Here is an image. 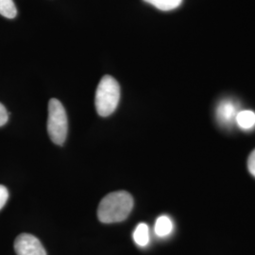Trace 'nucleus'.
<instances>
[{
	"label": "nucleus",
	"mask_w": 255,
	"mask_h": 255,
	"mask_svg": "<svg viewBox=\"0 0 255 255\" xmlns=\"http://www.w3.org/2000/svg\"><path fill=\"white\" fill-rule=\"evenodd\" d=\"M68 120L61 101L51 99L48 102L47 132L56 145H63L67 136Z\"/></svg>",
	"instance_id": "3"
},
{
	"label": "nucleus",
	"mask_w": 255,
	"mask_h": 255,
	"mask_svg": "<svg viewBox=\"0 0 255 255\" xmlns=\"http://www.w3.org/2000/svg\"><path fill=\"white\" fill-rule=\"evenodd\" d=\"M173 228V222L167 216H161L156 219L154 232L157 237H168L172 233Z\"/></svg>",
	"instance_id": "6"
},
{
	"label": "nucleus",
	"mask_w": 255,
	"mask_h": 255,
	"mask_svg": "<svg viewBox=\"0 0 255 255\" xmlns=\"http://www.w3.org/2000/svg\"><path fill=\"white\" fill-rule=\"evenodd\" d=\"M236 123L238 127L244 130H250L255 127V113L250 110L239 111L237 114Z\"/></svg>",
	"instance_id": "7"
},
{
	"label": "nucleus",
	"mask_w": 255,
	"mask_h": 255,
	"mask_svg": "<svg viewBox=\"0 0 255 255\" xmlns=\"http://www.w3.org/2000/svg\"><path fill=\"white\" fill-rule=\"evenodd\" d=\"M133 208V199L126 191L112 192L99 205L98 218L102 223H117L127 219Z\"/></svg>",
	"instance_id": "1"
},
{
	"label": "nucleus",
	"mask_w": 255,
	"mask_h": 255,
	"mask_svg": "<svg viewBox=\"0 0 255 255\" xmlns=\"http://www.w3.org/2000/svg\"><path fill=\"white\" fill-rule=\"evenodd\" d=\"M148 4H151L155 8L164 11L172 10L178 8L182 4V0H143Z\"/></svg>",
	"instance_id": "9"
},
{
	"label": "nucleus",
	"mask_w": 255,
	"mask_h": 255,
	"mask_svg": "<svg viewBox=\"0 0 255 255\" xmlns=\"http://www.w3.org/2000/svg\"><path fill=\"white\" fill-rule=\"evenodd\" d=\"M133 240L138 246L146 247L149 242V228L146 223H140L137 225L133 232Z\"/></svg>",
	"instance_id": "8"
},
{
	"label": "nucleus",
	"mask_w": 255,
	"mask_h": 255,
	"mask_svg": "<svg viewBox=\"0 0 255 255\" xmlns=\"http://www.w3.org/2000/svg\"><path fill=\"white\" fill-rule=\"evenodd\" d=\"M0 14L6 18H14L17 9L12 0H0Z\"/></svg>",
	"instance_id": "10"
},
{
	"label": "nucleus",
	"mask_w": 255,
	"mask_h": 255,
	"mask_svg": "<svg viewBox=\"0 0 255 255\" xmlns=\"http://www.w3.org/2000/svg\"><path fill=\"white\" fill-rule=\"evenodd\" d=\"M248 168L249 171L255 178V149L251 153L248 160Z\"/></svg>",
	"instance_id": "13"
},
{
	"label": "nucleus",
	"mask_w": 255,
	"mask_h": 255,
	"mask_svg": "<svg viewBox=\"0 0 255 255\" xmlns=\"http://www.w3.org/2000/svg\"><path fill=\"white\" fill-rule=\"evenodd\" d=\"M238 113L237 102L232 100H223L218 105L217 119L222 126L231 127L236 122Z\"/></svg>",
	"instance_id": "5"
},
{
	"label": "nucleus",
	"mask_w": 255,
	"mask_h": 255,
	"mask_svg": "<svg viewBox=\"0 0 255 255\" xmlns=\"http://www.w3.org/2000/svg\"><path fill=\"white\" fill-rule=\"evenodd\" d=\"M8 120H9L8 111L2 103H0V127L4 126L8 122Z\"/></svg>",
	"instance_id": "12"
},
{
	"label": "nucleus",
	"mask_w": 255,
	"mask_h": 255,
	"mask_svg": "<svg viewBox=\"0 0 255 255\" xmlns=\"http://www.w3.org/2000/svg\"><path fill=\"white\" fill-rule=\"evenodd\" d=\"M8 199H9L8 189L4 185L0 184V210L4 207V205L6 204Z\"/></svg>",
	"instance_id": "11"
},
{
	"label": "nucleus",
	"mask_w": 255,
	"mask_h": 255,
	"mask_svg": "<svg viewBox=\"0 0 255 255\" xmlns=\"http://www.w3.org/2000/svg\"><path fill=\"white\" fill-rule=\"evenodd\" d=\"M120 100V86L115 78L110 75L104 76L99 83L96 92L95 104L98 114L106 118L118 108Z\"/></svg>",
	"instance_id": "2"
},
{
	"label": "nucleus",
	"mask_w": 255,
	"mask_h": 255,
	"mask_svg": "<svg viewBox=\"0 0 255 255\" xmlns=\"http://www.w3.org/2000/svg\"><path fill=\"white\" fill-rule=\"evenodd\" d=\"M17 255H46V250L37 237L29 234H21L14 241Z\"/></svg>",
	"instance_id": "4"
}]
</instances>
